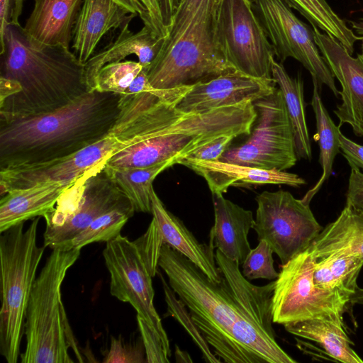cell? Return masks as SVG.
<instances>
[{
  "label": "cell",
  "mask_w": 363,
  "mask_h": 363,
  "mask_svg": "<svg viewBox=\"0 0 363 363\" xmlns=\"http://www.w3.org/2000/svg\"><path fill=\"white\" fill-rule=\"evenodd\" d=\"M216 30L220 48L238 72L272 79L274 51L250 0H219Z\"/></svg>",
  "instance_id": "30bf717a"
},
{
  "label": "cell",
  "mask_w": 363,
  "mask_h": 363,
  "mask_svg": "<svg viewBox=\"0 0 363 363\" xmlns=\"http://www.w3.org/2000/svg\"><path fill=\"white\" fill-rule=\"evenodd\" d=\"M313 257L308 247L281 265L272 297L273 323L284 325L307 319H323L347 326L343 314L350 298L316 286Z\"/></svg>",
  "instance_id": "52a82bcc"
},
{
  "label": "cell",
  "mask_w": 363,
  "mask_h": 363,
  "mask_svg": "<svg viewBox=\"0 0 363 363\" xmlns=\"http://www.w3.org/2000/svg\"><path fill=\"white\" fill-rule=\"evenodd\" d=\"M130 21L121 28L116 40L92 55L85 63L86 82L91 90L95 89L96 76L107 64L121 62L126 57L135 55L143 66H149L157 57L166 37L157 35L149 26L144 25L137 33L128 28Z\"/></svg>",
  "instance_id": "ffe728a7"
},
{
  "label": "cell",
  "mask_w": 363,
  "mask_h": 363,
  "mask_svg": "<svg viewBox=\"0 0 363 363\" xmlns=\"http://www.w3.org/2000/svg\"><path fill=\"white\" fill-rule=\"evenodd\" d=\"M271 69L272 79L284 99L297 157L311 161L312 150L306 118L303 80L299 76L290 77L282 63L278 62L275 57L272 60Z\"/></svg>",
  "instance_id": "484cf974"
},
{
  "label": "cell",
  "mask_w": 363,
  "mask_h": 363,
  "mask_svg": "<svg viewBox=\"0 0 363 363\" xmlns=\"http://www.w3.org/2000/svg\"><path fill=\"white\" fill-rule=\"evenodd\" d=\"M350 303L352 305L361 304L363 305V289L357 287L355 293L350 297Z\"/></svg>",
  "instance_id": "f907efd6"
},
{
  "label": "cell",
  "mask_w": 363,
  "mask_h": 363,
  "mask_svg": "<svg viewBox=\"0 0 363 363\" xmlns=\"http://www.w3.org/2000/svg\"><path fill=\"white\" fill-rule=\"evenodd\" d=\"M250 1L279 62L294 58L320 86L325 84L338 96L340 91L315 43L313 29L294 14L285 0Z\"/></svg>",
  "instance_id": "7c38bea8"
},
{
  "label": "cell",
  "mask_w": 363,
  "mask_h": 363,
  "mask_svg": "<svg viewBox=\"0 0 363 363\" xmlns=\"http://www.w3.org/2000/svg\"><path fill=\"white\" fill-rule=\"evenodd\" d=\"M121 99L94 89L52 112L0 115V170L60 159L105 138L120 113Z\"/></svg>",
  "instance_id": "7a4b0ae2"
},
{
  "label": "cell",
  "mask_w": 363,
  "mask_h": 363,
  "mask_svg": "<svg viewBox=\"0 0 363 363\" xmlns=\"http://www.w3.org/2000/svg\"><path fill=\"white\" fill-rule=\"evenodd\" d=\"M14 0H0V45H2L8 26L11 24Z\"/></svg>",
  "instance_id": "7bdbcfd3"
},
{
  "label": "cell",
  "mask_w": 363,
  "mask_h": 363,
  "mask_svg": "<svg viewBox=\"0 0 363 363\" xmlns=\"http://www.w3.org/2000/svg\"><path fill=\"white\" fill-rule=\"evenodd\" d=\"M303 16L313 26L323 30L339 41L350 53L358 40L346 23L332 9L325 0H285Z\"/></svg>",
  "instance_id": "f546056e"
},
{
  "label": "cell",
  "mask_w": 363,
  "mask_h": 363,
  "mask_svg": "<svg viewBox=\"0 0 363 363\" xmlns=\"http://www.w3.org/2000/svg\"><path fill=\"white\" fill-rule=\"evenodd\" d=\"M219 0H203L179 32L166 39L148 66L151 86L158 89L192 84L238 72L220 48L216 36Z\"/></svg>",
  "instance_id": "5b68a950"
},
{
  "label": "cell",
  "mask_w": 363,
  "mask_h": 363,
  "mask_svg": "<svg viewBox=\"0 0 363 363\" xmlns=\"http://www.w3.org/2000/svg\"><path fill=\"white\" fill-rule=\"evenodd\" d=\"M346 203L363 211V173L358 168H351Z\"/></svg>",
  "instance_id": "ab89813d"
},
{
  "label": "cell",
  "mask_w": 363,
  "mask_h": 363,
  "mask_svg": "<svg viewBox=\"0 0 363 363\" xmlns=\"http://www.w3.org/2000/svg\"><path fill=\"white\" fill-rule=\"evenodd\" d=\"M143 67L139 62L131 60L107 64L96 76L95 89L123 94Z\"/></svg>",
  "instance_id": "d6a6232c"
},
{
  "label": "cell",
  "mask_w": 363,
  "mask_h": 363,
  "mask_svg": "<svg viewBox=\"0 0 363 363\" xmlns=\"http://www.w3.org/2000/svg\"><path fill=\"white\" fill-rule=\"evenodd\" d=\"M148 66L143 67L140 73L133 80L123 95H133L147 91L151 84L147 77Z\"/></svg>",
  "instance_id": "ee69618b"
},
{
  "label": "cell",
  "mask_w": 363,
  "mask_h": 363,
  "mask_svg": "<svg viewBox=\"0 0 363 363\" xmlns=\"http://www.w3.org/2000/svg\"><path fill=\"white\" fill-rule=\"evenodd\" d=\"M313 91L311 106L313 109L316 123L315 140L320 147L319 162L322 167V174L315 184L301 199L310 203L313 196L329 179L336 155L340 152V127L336 125L329 116L319 94L320 84L315 77H312Z\"/></svg>",
  "instance_id": "83f0119b"
},
{
  "label": "cell",
  "mask_w": 363,
  "mask_h": 363,
  "mask_svg": "<svg viewBox=\"0 0 363 363\" xmlns=\"http://www.w3.org/2000/svg\"><path fill=\"white\" fill-rule=\"evenodd\" d=\"M82 3L83 0H34L23 30L40 43L69 48Z\"/></svg>",
  "instance_id": "7402d4cb"
},
{
  "label": "cell",
  "mask_w": 363,
  "mask_h": 363,
  "mask_svg": "<svg viewBox=\"0 0 363 363\" xmlns=\"http://www.w3.org/2000/svg\"><path fill=\"white\" fill-rule=\"evenodd\" d=\"M289 333L317 342L334 360L343 363H363L353 350L347 326L323 319H307L284 325Z\"/></svg>",
  "instance_id": "d4e9b609"
},
{
  "label": "cell",
  "mask_w": 363,
  "mask_h": 363,
  "mask_svg": "<svg viewBox=\"0 0 363 363\" xmlns=\"http://www.w3.org/2000/svg\"><path fill=\"white\" fill-rule=\"evenodd\" d=\"M272 79L256 78L239 72H229L192 84L177 104L186 112L208 110L254 102L275 89Z\"/></svg>",
  "instance_id": "2e32d148"
},
{
  "label": "cell",
  "mask_w": 363,
  "mask_h": 363,
  "mask_svg": "<svg viewBox=\"0 0 363 363\" xmlns=\"http://www.w3.org/2000/svg\"><path fill=\"white\" fill-rule=\"evenodd\" d=\"M213 201L215 221L208 245L240 266L252 249L248 234L255 223L252 213L223 194H213Z\"/></svg>",
  "instance_id": "d6986e66"
},
{
  "label": "cell",
  "mask_w": 363,
  "mask_h": 363,
  "mask_svg": "<svg viewBox=\"0 0 363 363\" xmlns=\"http://www.w3.org/2000/svg\"><path fill=\"white\" fill-rule=\"evenodd\" d=\"M137 16L114 0H83L72 32V49L86 63L102 37Z\"/></svg>",
  "instance_id": "ac0fdd59"
},
{
  "label": "cell",
  "mask_w": 363,
  "mask_h": 363,
  "mask_svg": "<svg viewBox=\"0 0 363 363\" xmlns=\"http://www.w3.org/2000/svg\"><path fill=\"white\" fill-rule=\"evenodd\" d=\"M134 242L155 277L159 271V259L164 242L157 224L153 218L146 232L134 240Z\"/></svg>",
  "instance_id": "d590c367"
},
{
  "label": "cell",
  "mask_w": 363,
  "mask_h": 363,
  "mask_svg": "<svg viewBox=\"0 0 363 363\" xmlns=\"http://www.w3.org/2000/svg\"><path fill=\"white\" fill-rule=\"evenodd\" d=\"M308 248L314 257L338 254L363 259V211L346 203L337 219L320 232Z\"/></svg>",
  "instance_id": "cb8c5ba5"
},
{
  "label": "cell",
  "mask_w": 363,
  "mask_h": 363,
  "mask_svg": "<svg viewBox=\"0 0 363 363\" xmlns=\"http://www.w3.org/2000/svg\"><path fill=\"white\" fill-rule=\"evenodd\" d=\"M340 149L351 168L363 169V145L340 134Z\"/></svg>",
  "instance_id": "60d3db41"
},
{
  "label": "cell",
  "mask_w": 363,
  "mask_h": 363,
  "mask_svg": "<svg viewBox=\"0 0 363 363\" xmlns=\"http://www.w3.org/2000/svg\"><path fill=\"white\" fill-rule=\"evenodd\" d=\"M315 41L328 68L341 84L342 103L334 113L340 126L349 124L355 135L363 136V55L352 56L330 35L313 26Z\"/></svg>",
  "instance_id": "9a60e30c"
},
{
  "label": "cell",
  "mask_w": 363,
  "mask_h": 363,
  "mask_svg": "<svg viewBox=\"0 0 363 363\" xmlns=\"http://www.w3.org/2000/svg\"><path fill=\"white\" fill-rule=\"evenodd\" d=\"M313 257L314 284L321 289L340 292L350 299L358 287L363 259L338 254Z\"/></svg>",
  "instance_id": "4316f807"
},
{
  "label": "cell",
  "mask_w": 363,
  "mask_h": 363,
  "mask_svg": "<svg viewBox=\"0 0 363 363\" xmlns=\"http://www.w3.org/2000/svg\"><path fill=\"white\" fill-rule=\"evenodd\" d=\"M39 217L24 230V223L1 233L0 354L8 363L21 355L26 309L45 247L37 245Z\"/></svg>",
  "instance_id": "8992f818"
},
{
  "label": "cell",
  "mask_w": 363,
  "mask_h": 363,
  "mask_svg": "<svg viewBox=\"0 0 363 363\" xmlns=\"http://www.w3.org/2000/svg\"><path fill=\"white\" fill-rule=\"evenodd\" d=\"M73 184L48 182L10 189L0 200V233L28 220L44 217Z\"/></svg>",
  "instance_id": "603a6c76"
},
{
  "label": "cell",
  "mask_w": 363,
  "mask_h": 363,
  "mask_svg": "<svg viewBox=\"0 0 363 363\" xmlns=\"http://www.w3.org/2000/svg\"><path fill=\"white\" fill-rule=\"evenodd\" d=\"M203 0H179L178 7L172 17L166 38L176 35L185 22L196 11Z\"/></svg>",
  "instance_id": "f35d334b"
},
{
  "label": "cell",
  "mask_w": 363,
  "mask_h": 363,
  "mask_svg": "<svg viewBox=\"0 0 363 363\" xmlns=\"http://www.w3.org/2000/svg\"><path fill=\"white\" fill-rule=\"evenodd\" d=\"M103 164L89 172L60 196L46 221L43 245L59 249L101 215L130 199L117 186Z\"/></svg>",
  "instance_id": "ba28073f"
},
{
  "label": "cell",
  "mask_w": 363,
  "mask_h": 363,
  "mask_svg": "<svg viewBox=\"0 0 363 363\" xmlns=\"http://www.w3.org/2000/svg\"><path fill=\"white\" fill-rule=\"evenodd\" d=\"M128 146L127 140L110 132L105 138L67 157L39 164L1 169L0 196H4L10 189L27 188L41 183L74 184Z\"/></svg>",
  "instance_id": "5bb4252c"
},
{
  "label": "cell",
  "mask_w": 363,
  "mask_h": 363,
  "mask_svg": "<svg viewBox=\"0 0 363 363\" xmlns=\"http://www.w3.org/2000/svg\"><path fill=\"white\" fill-rule=\"evenodd\" d=\"M130 13L139 16L144 25L151 27L147 11L140 0H114Z\"/></svg>",
  "instance_id": "f6af8a7d"
},
{
  "label": "cell",
  "mask_w": 363,
  "mask_h": 363,
  "mask_svg": "<svg viewBox=\"0 0 363 363\" xmlns=\"http://www.w3.org/2000/svg\"><path fill=\"white\" fill-rule=\"evenodd\" d=\"M257 118L249 137L228 147L218 160L264 169L286 171L298 160L291 125L281 91L253 102Z\"/></svg>",
  "instance_id": "9c48e42d"
},
{
  "label": "cell",
  "mask_w": 363,
  "mask_h": 363,
  "mask_svg": "<svg viewBox=\"0 0 363 363\" xmlns=\"http://www.w3.org/2000/svg\"><path fill=\"white\" fill-rule=\"evenodd\" d=\"M102 255L110 274L111 294L134 308L137 315L157 332L171 355L167 333L153 303L154 277L134 241L120 234L106 242Z\"/></svg>",
  "instance_id": "4fadbf2b"
},
{
  "label": "cell",
  "mask_w": 363,
  "mask_h": 363,
  "mask_svg": "<svg viewBox=\"0 0 363 363\" xmlns=\"http://www.w3.org/2000/svg\"><path fill=\"white\" fill-rule=\"evenodd\" d=\"M354 28L357 30V33L361 35L358 37V40L361 41V51L362 55H363V23H353Z\"/></svg>",
  "instance_id": "816d5d0a"
},
{
  "label": "cell",
  "mask_w": 363,
  "mask_h": 363,
  "mask_svg": "<svg viewBox=\"0 0 363 363\" xmlns=\"http://www.w3.org/2000/svg\"><path fill=\"white\" fill-rule=\"evenodd\" d=\"M1 75L18 82L21 91L0 102V115L27 116L63 107L91 91L85 64L62 45L30 38L11 23L0 46Z\"/></svg>",
  "instance_id": "3957f363"
},
{
  "label": "cell",
  "mask_w": 363,
  "mask_h": 363,
  "mask_svg": "<svg viewBox=\"0 0 363 363\" xmlns=\"http://www.w3.org/2000/svg\"><path fill=\"white\" fill-rule=\"evenodd\" d=\"M273 253V250L265 240H259L257 247L251 249L242 264L243 276L248 280L277 279L279 272L274 267Z\"/></svg>",
  "instance_id": "836d02e7"
},
{
  "label": "cell",
  "mask_w": 363,
  "mask_h": 363,
  "mask_svg": "<svg viewBox=\"0 0 363 363\" xmlns=\"http://www.w3.org/2000/svg\"><path fill=\"white\" fill-rule=\"evenodd\" d=\"M157 274L159 275L162 282L168 315H172L183 326L202 352L203 358L206 362H221V360L211 352L208 344L194 324L186 305L179 298V299L177 298L176 293L159 271Z\"/></svg>",
  "instance_id": "1f68e13d"
},
{
  "label": "cell",
  "mask_w": 363,
  "mask_h": 363,
  "mask_svg": "<svg viewBox=\"0 0 363 363\" xmlns=\"http://www.w3.org/2000/svg\"><path fill=\"white\" fill-rule=\"evenodd\" d=\"M179 0H161V10L163 23L167 29L178 7Z\"/></svg>",
  "instance_id": "7dc6e473"
},
{
  "label": "cell",
  "mask_w": 363,
  "mask_h": 363,
  "mask_svg": "<svg viewBox=\"0 0 363 363\" xmlns=\"http://www.w3.org/2000/svg\"><path fill=\"white\" fill-rule=\"evenodd\" d=\"M24 1L25 0H14L11 23L19 24V17L23 12Z\"/></svg>",
  "instance_id": "c3c4849f"
},
{
  "label": "cell",
  "mask_w": 363,
  "mask_h": 363,
  "mask_svg": "<svg viewBox=\"0 0 363 363\" xmlns=\"http://www.w3.org/2000/svg\"><path fill=\"white\" fill-rule=\"evenodd\" d=\"M236 138L235 135H222L199 147L188 157L203 160H218Z\"/></svg>",
  "instance_id": "74e56055"
},
{
  "label": "cell",
  "mask_w": 363,
  "mask_h": 363,
  "mask_svg": "<svg viewBox=\"0 0 363 363\" xmlns=\"http://www.w3.org/2000/svg\"><path fill=\"white\" fill-rule=\"evenodd\" d=\"M81 250H52L36 277L28 300L22 363H72V349L84 362L62 303L61 286Z\"/></svg>",
  "instance_id": "277c9868"
},
{
  "label": "cell",
  "mask_w": 363,
  "mask_h": 363,
  "mask_svg": "<svg viewBox=\"0 0 363 363\" xmlns=\"http://www.w3.org/2000/svg\"><path fill=\"white\" fill-rule=\"evenodd\" d=\"M146 8L152 30L160 37H166L167 29L163 23L161 0H140Z\"/></svg>",
  "instance_id": "b9f144b4"
},
{
  "label": "cell",
  "mask_w": 363,
  "mask_h": 363,
  "mask_svg": "<svg viewBox=\"0 0 363 363\" xmlns=\"http://www.w3.org/2000/svg\"><path fill=\"white\" fill-rule=\"evenodd\" d=\"M201 176L213 194H223L237 183L284 184L299 187L306 181L298 174L286 171L264 169L220 160H203L186 157L179 163Z\"/></svg>",
  "instance_id": "e0dca14e"
},
{
  "label": "cell",
  "mask_w": 363,
  "mask_h": 363,
  "mask_svg": "<svg viewBox=\"0 0 363 363\" xmlns=\"http://www.w3.org/2000/svg\"><path fill=\"white\" fill-rule=\"evenodd\" d=\"M104 363H143L147 362L142 338L137 340H124L121 335L117 338L111 336L110 347L104 354Z\"/></svg>",
  "instance_id": "e575fe53"
},
{
  "label": "cell",
  "mask_w": 363,
  "mask_h": 363,
  "mask_svg": "<svg viewBox=\"0 0 363 363\" xmlns=\"http://www.w3.org/2000/svg\"><path fill=\"white\" fill-rule=\"evenodd\" d=\"M174 355L177 362H193L189 354L186 351L182 350L177 345L175 347Z\"/></svg>",
  "instance_id": "681fc988"
},
{
  "label": "cell",
  "mask_w": 363,
  "mask_h": 363,
  "mask_svg": "<svg viewBox=\"0 0 363 363\" xmlns=\"http://www.w3.org/2000/svg\"><path fill=\"white\" fill-rule=\"evenodd\" d=\"M215 259L222 273L219 283L211 281L167 244L162 245L159 259L168 284L215 355L228 363L297 362L276 340L272 313L274 280L254 285L240 264L218 249Z\"/></svg>",
  "instance_id": "6da1fadb"
},
{
  "label": "cell",
  "mask_w": 363,
  "mask_h": 363,
  "mask_svg": "<svg viewBox=\"0 0 363 363\" xmlns=\"http://www.w3.org/2000/svg\"><path fill=\"white\" fill-rule=\"evenodd\" d=\"M21 84L13 79L0 77V102L21 92Z\"/></svg>",
  "instance_id": "bcb514c9"
},
{
  "label": "cell",
  "mask_w": 363,
  "mask_h": 363,
  "mask_svg": "<svg viewBox=\"0 0 363 363\" xmlns=\"http://www.w3.org/2000/svg\"><path fill=\"white\" fill-rule=\"evenodd\" d=\"M257 204L253 229L258 240H265L284 264L307 249L323 230L310 203L290 192L263 191Z\"/></svg>",
  "instance_id": "8fae6325"
},
{
  "label": "cell",
  "mask_w": 363,
  "mask_h": 363,
  "mask_svg": "<svg viewBox=\"0 0 363 363\" xmlns=\"http://www.w3.org/2000/svg\"><path fill=\"white\" fill-rule=\"evenodd\" d=\"M152 215L160 231L163 242L169 245L196 264L213 282L221 281L213 249L200 243L184 223L166 209L154 189L151 191Z\"/></svg>",
  "instance_id": "44dd1931"
},
{
  "label": "cell",
  "mask_w": 363,
  "mask_h": 363,
  "mask_svg": "<svg viewBox=\"0 0 363 363\" xmlns=\"http://www.w3.org/2000/svg\"><path fill=\"white\" fill-rule=\"evenodd\" d=\"M176 164L177 160L172 158L146 167H104L117 186L132 202L135 212L151 213L152 182L162 172Z\"/></svg>",
  "instance_id": "f1b7e54d"
},
{
  "label": "cell",
  "mask_w": 363,
  "mask_h": 363,
  "mask_svg": "<svg viewBox=\"0 0 363 363\" xmlns=\"http://www.w3.org/2000/svg\"><path fill=\"white\" fill-rule=\"evenodd\" d=\"M138 328L148 363H169L171 355L157 332L141 316L137 315Z\"/></svg>",
  "instance_id": "8d00e7d4"
},
{
  "label": "cell",
  "mask_w": 363,
  "mask_h": 363,
  "mask_svg": "<svg viewBox=\"0 0 363 363\" xmlns=\"http://www.w3.org/2000/svg\"><path fill=\"white\" fill-rule=\"evenodd\" d=\"M135 212L131 201L108 211L92 221L82 232L57 250H81L95 242H108L121 234Z\"/></svg>",
  "instance_id": "4dcf8cb0"
}]
</instances>
